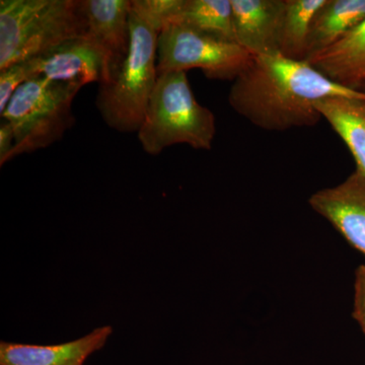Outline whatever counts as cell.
Returning a JSON list of instances; mask_svg holds the SVG:
<instances>
[{"instance_id": "obj_13", "label": "cell", "mask_w": 365, "mask_h": 365, "mask_svg": "<svg viewBox=\"0 0 365 365\" xmlns=\"http://www.w3.org/2000/svg\"><path fill=\"white\" fill-rule=\"evenodd\" d=\"M364 19L365 0H326L312 21L306 61L339 42Z\"/></svg>"}, {"instance_id": "obj_4", "label": "cell", "mask_w": 365, "mask_h": 365, "mask_svg": "<svg viewBox=\"0 0 365 365\" xmlns=\"http://www.w3.org/2000/svg\"><path fill=\"white\" fill-rule=\"evenodd\" d=\"M137 133L143 150L150 155H160L176 144L210 150L216 119L208 108L197 102L186 72H167L158 76Z\"/></svg>"}, {"instance_id": "obj_9", "label": "cell", "mask_w": 365, "mask_h": 365, "mask_svg": "<svg viewBox=\"0 0 365 365\" xmlns=\"http://www.w3.org/2000/svg\"><path fill=\"white\" fill-rule=\"evenodd\" d=\"M309 202L365 256V178L359 172L355 170L338 186L316 192Z\"/></svg>"}, {"instance_id": "obj_1", "label": "cell", "mask_w": 365, "mask_h": 365, "mask_svg": "<svg viewBox=\"0 0 365 365\" xmlns=\"http://www.w3.org/2000/svg\"><path fill=\"white\" fill-rule=\"evenodd\" d=\"M333 97L365 98V93L333 83L309 62L272 54L254 56L232 83L228 103L255 126L285 131L316 126L317 103Z\"/></svg>"}, {"instance_id": "obj_14", "label": "cell", "mask_w": 365, "mask_h": 365, "mask_svg": "<svg viewBox=\"0 0 365 365\" xmlns=\"http://www.w3.org/2000/svg\"><path fill=\"white\" fill-rule=\"evenodd\" d=\"M316 109L344 141L365 178V98H328L317 103Z\"/></svg>"}, {"instance_id": "obj_15", "label": "cell", "mask_w": 365, "mask_h": 365, "mask_svg": "<svg viewBox=\"0 0 365 365\" xmlns=\"http://www.w3.org/2000/svg\"><path fill=\"white\" fill-rule=\"evenodd\" d=\"M167 24H177L215 39L235 43L232 0H182V6Z\"/></svg>"}, {"instance_id": "obj_11", "label": "cell", "mask_w": 365, "mask_h": 365, "mask_svg": "<svg viewBox=\"0 0 365 365\" xmlns=\"http://www.w3.org/2000/svg\"><path fill=\"white\" fill-rule=\"evenodd\" d=\"M111 326L100 327L79 339L58 345L0 343V365H83L90 355L104 347Z\"/></svg>"}, {"instance_id": "obj_2", "label": "cell", "mask_w": 365, "mask_h": 365, "mask_svg": "<svg viewBox=\"0 0 365 365\" xmlns=\"http://www.w3.org/2000/svg\"><path fill=\"white\" fill-rule=\"evenodd\" d=\"M163 26L132 0L130 47L123 64L107 83H101L97 108L114 130L138 132L158 78V38Z\"/></svg>"}, {"instance_id": "obj_16", "label": "cell", "mask_w": 365, "mask_h": 365, "mask_svg": "<svg viewBox=\"0 0 365 365\" xmlns=\"http://www.w3.org/2000/svg\"><path fill=\"white\" fill-rule=\"evenodd\" d=\"M326 0H285L279 33V54L306 61L307 43L312 21Z\"/></svg>"}, {"instance_id": "obj_7", "label": "cell", "mask_w": 365, "mask_h": 365, "mask_svg": "<svg viewBox=\"0 0 365 365\" xmlns=\"http://www.w3.org/2000/svg\"><path fill=\"white\" fill-rule=\"evenodd\" d=\"M31 78H43L51 81L85 86L104 83L105 59L95 43L85 36L26 60Z\"/></svg>"}, {"instance_id": "obj_6", "label": "cell", "mask_w": 365, "mask_h": 365, "mask_svg": "<svg viewBox=\"0 0 365 365\" xmlns=\"http://www.w3.org/2000/svg\"><path fill=\"white\" fill-rule=\"evenodd\" d=\"M253 59L237 43L215 39L177 24H167L158 34V76L199 68L208 78L235 81Z\"/></svg>"}, {"instance_id": "obj_19", "label": "cell", "mask_w": 365, "mask_h": 365, "mask_svg": "<svg viewBox=\"0 0 365 365\" xmlns=\"http://www.w3.org/2000/svg\"><path fill=\"white\" fill-rule=\"evenodd\" d=\"M14 133L13 127L4 120L0 124V165L9 162V155L14 150Z\"/></svg>"}, {"instance_id": "obj_17", "label": "cell", "mask_w": 365, "mask_h": 365, "mask_svg": "<svg viewBox=\"0 0 365 365\" xmlns=\"http://www.w3.org/2000/svg\"><path fill=\"white\" fill-rule=\"evenodd\" d=\"M29 79L31 74L25 61L0 71V114H4L14 93Z\"/></svg>"}, {"instance_id": "obj_5", "label": "cell", "mask_w": 365, "mask_h": 365, "mask_svg": "<svg viewBox=\"0 0 365 365\" xmlns=\"http://www.w3.org/2000/svg\"><path fill=\"white\" fill-rule=\"evenodd\" d=\"M81 88L73 83L33 78L16 90L1 115L14 133L9 162L49 148L64 136L76 123L72 103Z\"/></svg>"}, {"instance_id": "obj_3", "label": "cell", "mask_w": 365, "mask_h": 365, "mask_svg": "<svg viewBox=\"0 0 365 365\" xmlns=\"http://www.w3.org/2000/svg\"><path fill=\"white\" fill-rule=\"evenodd\" d=\"M86 34L83 0H1L0 71Z\"/></svg>"}, {"instance_id": "obj_20", "label": "cell", "mask_w": 365, "mask_h": 365, "mask_svg": "<svg viewBox=\"0 0 365 365\" xmlns=\"http://www.w3.org/2000/svg\"><path fill=\"white\" fill-rule=\"evenodd\" d=\"M364 91H365V88H364Z\"/></svg>"}, {"instance_id": "obj_8", "label": "cell", "mask_w": 365, "mask_h": 365, "mask_svg": "<svg viewBox=\"0 0 365 365\" xmlns=\"http://www.w3.org/2000/svg\"><path fill=\"white\" fill-rule=\"evenodd\" d=\"M131 6L132 0H83L86 36L104 56V83L116 74L128 54Z\"/></svg>"}, {"instance_id": "obj_12", "label": "cell", "mask_w": 365, "mask_h": 365, "mask_svg": "<svg viewBox=\"0 0 365 365\" xmlns=\"http://www.w3.org/2000/svg\"><path fill=\"white\" fill-rule=\"evenodd\" d=\"M309 63L333 83L349 90L364 91L365 19Z\"/></svg>"}, {"instance_id": "obj_10", "label": "cell", "mask_w": 365, "mask_h": 365, "mask_svg": "<svg viewBox=\"0 0 365 365\" xmlns=\"http://www.w3.org/2000/svg\"><path fill=\"white\" fill-rule=\"evenodd\" d=\"M235 43L253 56L279 54L285 0H232Z\"/></svg>"}, {"instance_id": "obj_18", "label": "cell", "mask_w": 365, "mask_h": 365, "mask_svg": "<svg viewBox=\"0 0 365 365\" xmlns=\"http://www.w3.org/2000/svg\"><path fill=\"white\" fill-rule=\"evenodd\" d=\"M354 311L353 318L365 333V265H361L355 273Z\"/></svg>"}]
</instances>
